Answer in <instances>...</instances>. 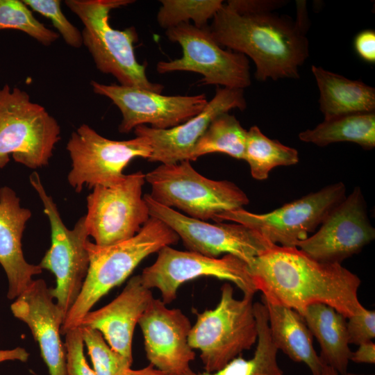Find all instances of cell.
<instances>
[{"mask_svg":"<svg viewBox=\"0 0 375 375\" xmlns=\"http://www.w3.org/2000/svg\"><path fill=\"white\" fill-rule=\"evenodd\" d=\"M29 353L24 348L16 347L12 349H0V362L8 360H19L26 362Z\"/></svg>","mask_w":375,"mask_h":375,"instance_id":"obj_37","label":"cell"},{"mask_svg":"<svg viewBox=\"0 0 375 375\" xmlns=\"http://www.w3.org/2000/svg\"><path fill=\"white\" fill-rule=\"evenodd\" d=\"M342 182L326 186L272 212L256 214L244 208L224 212L214 221H231L257 231L271 243L297 247L314 232L331 210L346 197Z\"/></svg>","mask_w":375,"mask_h":375,"instance_id":"obj_10","label":"cell"},{"mask_svg":"<svg viewBox=\"0 0 375 375\" xmlns=\"http://www.w3.org/2000/svg\"><path fill=\"white\" fill-rule=\"evenodd\" d=\"M312 337L320 347L322 362L340 375L347 373L351 351L349 348L346 317L333 308L315 303L302 315Z\"/></svg>","mask_w":375,"mask_h":375,"instance_id":"obj_24","label":"cell"},{"mask_svg":"<svg viewBox=\"0 0 375 375\" xmlns=\"http://www.w3.org/2000/svg\"><path fill=\"white\" fill-rule=\"evenodd\" d=\"M150 217H156L171 228L188 251L211 258L231 254L248 265L271 243L257 231L238 223L216 222L190 217L176 210L155 202L149 194L143 196Z\"/></svg>","mask_w":375,"mask_h":375,"instance_id":"obj_14","label":"cell"},{"mask_svg":"<svg viewBox=\"0 0 375 375\" xmlns=\"http://www.w3.org/2000/svg\"><path fill=\"white\" fill-rule=\"evenodd\" d=\"M30 183L42 203L51 226V247L39 266L54 274L56 285L51 288V293L65 318L80 294L89 269L87 242L90 236L85 217H81L72 229L67 228L38 172L30 175Z\"/></svg>","mask_w":375,"mask_h":375,"instance_id":"obj_8","label":"cell"},{"mask_svg":"<svg viewBox=\"0 0 375 375\" xmlns=\"http://www.w3.org/2000/svg\"><path fill=\"white\" fill-rule=\"evenodd\" d=\"M243 160L248 163L252 177L262 181L274 167L295 165L299 158L297 149L269 138L253 126L247 133Z\"/></svg>","mask_w":375,"mask_h":375,"instance_id":"obj_28","label":"cell"},{"mask_svg":"<svg viewBox=\"0 0 375 375\" xmlns=\"http://www.w3.org/2000/svg\"><path fill=\"white\" fill-rule=\"evenodd\" d=\"M319 375H340L333 368L325 365L323 368L322 372Z\"/></svg>","mask_w":375,"mask_h":375,"instance_id":"obj_39","label":"cell"},{"mask_svg":"<svg viewBox=\"0 0 375 375\" xmlns=\"http://www.w3.org/2000/svg\"><path fill=\"white\" fill-rule=\"evenodd\" d=\"M347 321L349 343L360 345L375 338V311L364 308Z\"/></svg>","mask_w":375,"mask_h":375,"instance_id":"obj_34","label":"cell"},{"mask_svg":"<svg viewBox=\"0 0 375 375\" xmlns=\"http://www.w3.org/2000/svg\"><path fill=\"white\" fill-rule=\"evenodd\" d=\"M60 140V125L44 107L19 88H0V169L10 156L31 169L47 166Z\"/></svg>","mask_w":375,"mask_h":375,"instance_id":"obj_6","label":"cell"},{"mask_svg":"<svg viewBox=\"0 0 375 375\" xmlns=\"http://www.w3.org/2000/svg\"><path fill=\"white\" fill-rule=\"evenodd\" d=\"M145 174H126L112 185H97L87 197L85 224L100 247L113 245L135 235L150 217L142 196Z\"/></svg>","mask_w":375,"mask_h":375,"instance_id":"obj_12","label":"cell"},{"mask_svg":"<svg viewBox=\"0 0 375 375\" xmlns=\"http://www.w3.org/2000/svg\"><path fill=\"white\" fill-rule=\"evenodd\" d=\"M179 240L171 228L153 217H149L135 235L122 242L100 247L89 240L88 274L78 299L63 321L60 333L65 335L69 329L78 327L94 305L122 284L146 257Z\"/></svg>","mask_w":375,"mask_h":375,"instance_id":"obj_3","label":"cell"},{"mask_svg":"<svg viewBox=\"0 0 375 375\" xmlns=\"http://www.w3.org/2000/svg\"><path fill=\"white\" fill-rule=\"evenodd\" d=\"M247 107L244 90L217 86L212 99L203 110L184 123L167 129H156L147 125L136 126L135 135L146 138L151 148L149 162L174 164L188 160L199 138L218 115Z\"/></svg>","mask_w":375,"mask_h":375,"instance_id":"obj_18","label":"cell"},{"mask_svg":"<svg viewBox=\"0 0 375 375\" xmlns=\"http://www.w3.org/2000/svg\"><path fill=\"white\" fill-rule=\"evenodd\" d=\"M157 13V22L166 30L181 24L190 23L197 28L208 26V21L223 6L221 0H161Z\"/></svg>","mask_w":375,"mask_h":375,"instance_id":"obj_29","label":"cell"},{"mask_svg":"<svg viewBox=\"0 0 375 375\" xmlns=\"http://www.w3.org/2000/svg\"><path fill=\"white\" fill-rule=\"evenodd\" d=\"M311 71L319 90V108L324 119L344 115L374 112V88L320 67L312 65Z\"/></svg>","mask_w":375,"mask_h":375,"instance_id":"obj_23","label":"cell"},{"mask_svg":"<svg viewBox=\"0 0 375 375\" xmlns=\"http://www.w3.org/2000/svg\"><path fill=\"white\" fill-rule=\"evenodd\" d=\"M67 6L83 24V44L91 54L97 69L115 77L124 86L135 87L161 93L164 86L151 82L146 65L138 62L134 44L138 41L134 26L113 28L110 11L131 4V0H67Z\"/></svg>","mask_w":375,"mask_h":375,"instance_id":"obj_4","label":"cell"},{"mask_svg":"<svg viewBox=\"0 0 375 375\" xmlns=\"http://www.w3.org/2000/svg\"><path fill=\"white\" fill-rule=\"evenodd\" d=\"M350 361L356 363H375V344L372 341L358 345V349L351 351Z\"/></svg>","mask_w":375,"mask_h":375,"instance_id":"obj_36","label":"cell"},{"mask_svg":"<svg viewBox=\"0 0 375 375\" xmlns=\"http://www.w3.org/2000/svg\"><path fill=\"white\" fill-rule=\"evenodd\" d=\"M319 230L297 244L311 258L324 263L341 264L358 253L375 238L360 188L335 206Z\"/></svg>","mask_w":375,"mask_h":375,"instance_id":"obj_16","label":"cell"},{"mask_svg":"<svg viewBox=\"0 0 375 375\" xmlns=\"http://www.w3.org/2000/svg\"><path fill=\"white\" fill-rule=\"evenodd\" d=\"M283 1L230 0L215 15L209 31L221 47L247 57L256 66L259 81L299 78L308 57L306 3H298L297 18L272 10Z\"/></svg>","mask_w":375,"mask_h":375,"instance_id":"obj_1","label":"cell"},{"mask_svg":"<svg viewBox=\"0 0 375 375\" xmlns=\"http://www.w3.org/2000/svg\"><path fill=\"white\" fill-rule=\"evenodd\" d=\"M31 215L12 188H0V265L8 278L7 297L10 300L27 289L35 275L42 272L39 265L26 260L22 251V238Z\"/></svg>","mask_w":375,"mask_h":375,"instance_id":"obj_21","label":"cell"},{"mask_svg":"<svg viewBox=\"0 0 375 375\" xmlns=\"http://www.w3.org/2000/svg\"><path fill=\"white\" fill-rule=\"evenodd\" d=\"M65 335L67 375H97L85 359L84 342L80 327L69 329Z\"/></svg>","mask_w":375,"mask_h":375,"instance_id":"obj_33","label":"cell"},{"mask_svg":"<svg viewBox=\"0 0 375 375\" xmlns=\"http://www.w3.org/2000/svg\"><path fill=\"white\" fill-rule=\"evenodd\" d=\"M95 94L104 96L119 108L122 120L119 132L129 133L136 126L149 124L167 129L184 123L200 113L208 103L205 94L167 96L142 88L92 81Z\"/></svg>","mask_w":375,"mask_h":375,"instance_id":"obj_15","label":"cell"},{"mask_svg":"<svg viewBox=\"0 0 375 375\" xmlns=\"http://www.w3.org/2000/svg\"><path fill=\"white\" fill-rule=\"evenodd\" d=\"M156 203L178 209L185 215L207 222L227 211L243 208L247 194L228 181H215L197 172L189 160L160 164L145 174Z\"/></svg>","mask_w":375,"mask_h":375,"instance_id":"obj_7","label":"cell"},{"mask_svg":"<svg viewBox=\"0 0 375 375\" xmlns=\"http://www.w3.org/2000/svg\"><path fill=\"white\" fill-rule=\"evenodd\" d=\"M270 337L278 350L292 361L306 365L312 375H319L325 365L317 354L312 335L303 317L294 310L270 303L262 299Z\"/></svg>","mask_w":375,"mask_h":375,"instance_id":"obj_22","label":"cell"},{"mask_svg":"<svg viewBox=\"0 0 375 375\" xmlns=\"http://www.w3.org/2000/svg\"><path fill=\"white\" fill-rule=\"evenodd\" d=\"M97 375H124L132 363L113 350L98 330L79 326Z\"/></svg>","mask_w":375,"mask_h":375,"instance_id":"obj_31","label":"cell"},{"mask_svg":"<svg viewBox=\"0 0 375 375\" xmlns=\"http://www.w3.org/2000/svg\"><path fill=\"white\" fill-rule=\"evenodd\" d=\"M358 55L365 61L375 62V32L373 30H364L356 35L353 42Z\"/></svg>","mask_w":375,"mask_h":375,"instance_id":"obj_35","label":"cell"},{"mask_svg":"<svg viewBox=\"0 0 375 375\" xmlns=\"http://www.w3.org/2000/svg\"><path fill=\"white\" fill-rule=\"evenodd\" d=\"M124 375H167L149 364L139 369H128Z\"/></svg>","mask_w":375,"mask_h":375,"instance_id":"obj_38","label":"cell"},{"mask_svg":"<svg viewBox=\"0 0 375 375\" xmlns=\"http://www.w3.org/2000/svg\"><path fill=\"white\" fill-rule=\"evenodd\" d=\"M72 160L67 181L76 192L87 185H112L121 181L123 170L131 160L148 159L151 148L148 140L138 136L128 140H112L99 134L88 124L74 131L67 144Z\"/></svg>","mask_w":375,"mask_h":375,"instance_id":"obj_11","label":"cell"},{"mask_svg":"<svg viewBox=\"0 0 375 375\" xmlns=\"http://www.w3.org/2000/svg\"><path fill=\"white\" fill-rule=\"evenodd\" d=\"M33 10L48 18L65 42L74 48L83 44L81 32L63 14L59 0H22Z\"/></svg>","mask_w":375,"mask_h":375,"instance_id":"obj_32","label":"cell"},{"mask_svg":"<svg viewBox=\"0 0 375 375\" xmlns=\"http://www.w3.org/2000/svg\"><path fill=\"white\" fill-rule=\"evenodd\" d=\"M166 305L153 298L138 322L146 356L149 364L167 375H188L195 358L188 342L191 322L181 310Z\"/></svg>","mask_w":375,"mask_h":375,"instance_id":"obj_17","label":"cell"},{"mask_svg":"<svg viewBox=\"0 0 375 375\" xmlns=\"http://www.w3.org/2000/svg\"><path fill=\"white\" fill-rule=\"evenodd\" d=\"M258 327V340L253 356L249 359L241 355L231 360L221 369L212 372H194L188 375H284L278 360V349L272 341L267 310L262 303H253Z\"/></svg>","mask_w":375,"mask_h":375,"instance_id":"obj_26","label":"cell"},{"mask_svg":"<svg viewBox=\"0 0 375 375\" xmlns=\"http://www.w3.org/2000/svg\"><path fill=\"white\" fill-rule=\"evenodd\" d=\"M153 299L151 290L143 285L140 275L134 276L110 303L88 312L79 326L100 331L110 347L132 363L134 329Z\"/></svg>","mask_w":375,"mask_h":375,"instance_id":"obj_20","label":"cell"},{"mask_svg":"<svg viewBox=\"0 0 375 375\" xmlns=\"http://www.w3.org/2000/svg\"><path fill=\"white\" fill-rule=\"evenodd\" d=\"M253 294L234 297L229 283L221 287L219 303L213 309L194 311L197 320L192 326L188 342L200 351L204 372L212 373L249 350L257 342L258 327Z\"/></svg>","mask_w":375,"mask_h":375,"instance_id":"obj_5","label":"cell"},{"mask_svg":"<svg viewBox=\"0 0 375 375\" xmlns=\"http://www.w3.org/2000/svg\"><path fill=\"white\" fill-rule=\"evenodd\" d=\"M15 29L26 33L44 46H49L59 35L47 28L19 0H0V30Z\"/></svg>","mask_w":375,"mask_h":375,"instance_id":"obj_30","label":"cell"},{"mask_svg":"<svg viewBox=\"0 0 375 375\" xmlns=\"http://www.w3.org/2000/svg\"><path fill=\"white\" fill-rule=\"evenodd\" d=\"M10 309L14 317L30 328L49 374L67 375L65 344L60 338L65 318L44 280H33Z\"/></svg>","mask_w":375,"mask_h":375,"instance_id":"obj_19","label":"cell"},{"mask_svg":"<svg viewBox=\"0 0 375 375\" xmlns=\"http://www.w3.org/2000/svg\"><path fill=\"white\" fill-rule=\"evenodd\" d=\"M299 138L319 147L349 142L372 149L375 147V113H354L324 119L315 128L301 132Z\"/></svg>","mask_w":375,"mask_h":375,"instance_id":"obj_25","label":"cell"},{"mask_svg":"<svg viewBox=\"0 0 375 375\" xmlns=\"http://www.w3.org/2000/svg\"><path fill=\"white\" fill-rule=\"evenodd\" d=\"M165 35L178 43L183 51L181 58L160 61L159 74L191 72L201 74V85H215L242 89L251 83L249 62L242 53L224 50L213 39L208 25L197 28L191 23L181 24L166 30Z\"/></svg>","mask_w":375,"mask_h":375,"instance_id":"obj_9","label":"cell"},{"mask_svg":"<svg viewBox=\"0 0 375 375\" xmlns=\"http://www.w3.org/2000/svg\"><path fill=\"white\" fill-rule=\"evenodd\" d=\"M262 299L292 308L301 316L310 305L323 303L346 318L358 314L359 277L341 264L318 262L297 247L273 245L248 265Z\"/></svg>","mask_w":375,"mask_h":375,"instance_id":"obj_2","label":"cell"},{"mask_svg":"<svg viewBox=\"0 0 375 375\" xmlns=\"http://www.w3.org/2000/svg\"><path fill=\"white\" fill-rule=\"evenodd\" d=\"M247 131L237 118L225 112L216 117L194 144L188 160L213 153H222L243 160Z\"/></svg>","mask_w":375,"mask_h":375,"instance_id":"obj_27","label":"cell"},{"mask_svg":"<svg viewBox=\"0 0 375 375\" xmlns=\"http://www.w3.org/2000/svg\"><path fill=\"white\" fill-rule=\"evenodd\" d=\"M342 375H366V374H349V373H346L344 374H342ZM368 375V374H367ZM369 375H372V374H369Z\"/></svg>","mask_w":375,"mask_h":375,"instance_id":"obj_40","label":"cell"},{"mask_svg":"<svg viewBox=\"0 0 375 375\" xmlns=\"http://www.w3.org/2000/svg\"><path fill=\"white\" fill-rule=\"evenodd\" d=\"M140 275L145 287L150 290L156 288L160 292L165 304L176 299L177 291L182 284L204 276L231 282L244 294L254 295L257 292L248 264L231 254H225L221 258H211L165 246L158 252L156 261L145 267Z\"/></svg>","mask_w":375,"mask_h":375,"instance_id":"obj_13","label":"cell"}]
</instances>
